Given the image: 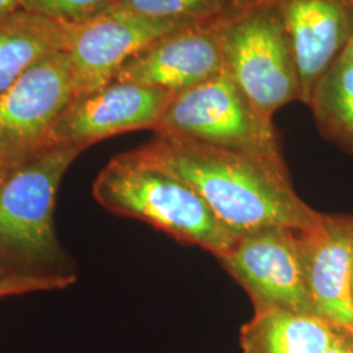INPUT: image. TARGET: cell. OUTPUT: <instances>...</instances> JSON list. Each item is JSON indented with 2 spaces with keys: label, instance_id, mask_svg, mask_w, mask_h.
I'll return each mask as SVG.
<instances>
[{
  "label": "cell",
  "instance_id": "d4e9b609",
  "mask_svg": "<svg viewBox=\"0 0 353 353\" xmlns=\"http://www.w3.org/2000/svg\"><path fill=\"white\" fill-rule=\"evenodd\" d=\"M343 332H347V334H350V335H353V327L347 330V331H343Z\"/></svg>",
  "mask_w": 353,
  "mask_h": 353
},
{
  "label": "cell",
  "instance_id": "ac0fdd59",
  "mask_svg": "<svg viewBox=\"0 0 353 353\" xmlns=\"http://www.w3.org/2000/svg\"><path fill=\"white\" fill-rule=\"evenodd\" d=\"M75 283L72 275H7L0 278V297L17 296L32 292L63 290Z\"/></svg>",
  "mask_w": 353,
  "mask_h": 353
},
{
  "label": "cell",
  "instance_id": "9a60e30c",
  "mask_svg": "<svg viewBox=\"0 0 353 353\" xmlns=\"http://www.w3.org/2000/svg\"><path fill=\"white\" fill-rule=\"evenodd\" d=\"M326 139L353 156V63L339 57L319 79L307 105Z\"/></svg>",
  "mask_w": 353,
  "mask_h": 353
},
{
  "label": "cell",
  "instance_id": "7c38bea8",
  "mask_svg": "<svg viewBox=\"0 0 353 353\" xmlns=\"http://www.w3.org/2000/svg\"><path fill=\"white\" fill-rule=\"evenodd\" d=\"M283 19L299 68L301 99L343 54L353 34V0H272Z\"/></svg>",
  "mask_w": 353,
  "mask_h": 353
},
{
  "label": "cell",
  "instance_id": "5b68a950",
  "mask_svg": "<svg viewBox=\"0 0 353 353\" xmlns=\"http://www.w3.org/2000/svg\"><path fill=\"white\" fill-rule=\"evenodd\" d=\"M81 147L51 145L8 169L0 182V252L24 265L59 255L52 214L57 191Z\"/></svg>",
  "mask_w": 353,
  "mask_h": 353
},
{
  "label": "cell",
  "instance_id": "4fadbf2b",
  "mask_svg": "<svg viewBox=\"0 0 353 353\" xmlns=\"http://www.w3.org/2000/svg\"><path fill=\"white\" fill-rule=\"evenodd\" d=\"M336 328L314 314L258 309L240 332L242 353H326Z\"/></svg>",
  "mask_w": 353,
  "mask_h": 353
},
{
  "label": "cell",
  "instance_id": "603a6c76",
  "mask_svg": "<svg viewBox=\"0 0 353 353\" xmlns=\"http://www.w3.org/2000/svg\"><path fill=\"white\" fill-rule=\"evenodd\" d=\"M7 275H8V274L6 272V270L0 265V278H4V276H7Z\"/></svg>",
  "mask_w": 353,
  "mask_h": 353
},
{
  "label": "cell",
  "instance_id": "ffe728a7",
  "mask_svg": "<svg viewBox=\"0 0 353 353\" xmlns=\"http://www.w3.org/2000/svg\"><path fill=\"white\" fill-rule=\"evenodd\" d=\"M23 0H0V20L21 10Z\"/></svg>",
  "mask_w": 353,
  "mask_h": 353
},
{
  "label": "cell",
  "instance_id": "ba28073f",
  "mask_svg": "<svg viewBox=\"0 0 353 353\" xmlns=\"http://www.w3.org/2000/svg\"><path fill=\"white\" fill-rule=\"evenodd\" d=\"M194 24L141 16L110 6L84 23L71 26L68 54L75 96L113 83L125 64L156 41Z\"/></svg>",
  "mask_w": 353,
  "mask_h": 353
},
{
  "label": "cell",
  "instance_id": "3957f363",
  "mask_svg": "<svg viewBox=\"0 0 353 353\" xmlns=\"http://www.w3.org/2000/svg\"><path fill=\"white\" fill-rule=\"evenodd\" d=\"M225 70L265 119L300 101L296 58L272 0H246L223 26Z\"/></svg>",
  "mask_w": 353,
  "mask_h": 353
},
{
  "label": "cell",
  "instance_id": "8992f818",
  "mask_svg": "<svg viewBox=\"0 0 353 353\" xmlns=\"http://www.w3.org/2000/svg\"><path fill=\"white\" fill-rule=\"evenodd\" d=\"M75 96L68 54L43 58L0 93V164L12 168L51 147V132Z\"/></svg>",
  "mask_w": 353,
  "mask_h": 353
},
{
  "label": "cell",
  "instance_id": "9c48e42d",
  "mask_svg": "<svg viewBox=\"0 0 353 353\" xmlns=\"http://www.w3.org/2000/svg\"><path fill=\"white\" fill-rule=\"evenodd\" d=\"M173 92L113 81L74 96L51 132V145L88 148L101 140L157 126Z\"/></svg>",
  "mask_w": 353,
  "mask_h": 353
},
{
  "label": "cell",
  "instance_id": "d6986e66",
  "mask_svg": "<svg viewBox=\"0 0 353 353\" xmlns=\"http://www.w3.org/2000/svg\"><path fill=\"white\" fill-rule=\"evenodd\" d=\"M326 353H353V336L336 330Z\"/></svg>",
  "mask_w": 353,
  "mask_h": 353
},
{
  "label": "cell",
  "instance_id": "44dd1931",
  "mask_svg": "<svg viewBox=\"0 0 353 353\" xmlns=\"http://www.w3.org/2000/svg\"><path fill=\"white\" fill-rule=\"evenodd\" d=\"M341 57L353 63V34L351 39L348 41V43H347V46H345V49L343 51V54H341Z\"/></svg>",
  "mask_w": 353,
  "mask_h": 353
},
{
  "label": "cell",
  "instance_id": "7402d4cb",
  "mask_svg": "<svg viewBox=\"0 0 353 353\" xmlns=\"http://www.w3.org/2000/svg\"><path fill=\"white\" fill-rule=\"evenodd\" d=\"M7 172H8V168H6V166L0 164V182L3 181V178L7 174Z\"/></svg>",
  "mask_w": 353,
  "mask_h": 353
},
{
  "label": "cell",
  "instance_id": "cb8c5ba5",
  "mask_svg": "<svg viewBox=\"0 0 353 353\" xmlns=\"http://www.w3.org/2000/svg\"><path fill=\"white\" fill-rule=\"evenodd\" d=\"M351 293H352V300H353V267H352V275H351Z\"/></svg>",
  "mask_w": 353,
  "mask_h": 353
},
{
  "label": "cell",
  "instance_id": "484cf974",
  "mask_svg": "<svg viewBox=\"0 0 353 353\" xmlns=\"http://www.w3.org/2000/svg\"><path fill=\"white\" fill-rule=\"evenodd\" d=\"M352 336H353V335H352Z\"/></svg>",
  "mask_w": 353,
  "mask_h": 353
},
{
  "label": "cell",
  "instance_id": "30bf717a",
  "mask_svg": "<svg viewBox=\"0 0 353 353\" xmlns=\"http://www.w3.org/2000/svg\"><path fill=\"white\" fill-rule=\"evenodd\" d=\"M229 14L160 38L128 61L114 81L179 93L221 74L225 70L223 26Z\"/></svg>",
  "mask_w": 353,
  "mask_h": 353
},
{
  "label": "cell",
  "instance_id": "e0dca14e",
  "mask_svg": "<svg viewBox=\"0 0 353 353\" xmlns=\"http://www.w3.org/2000/svg\"><path fill=\"white\" fill-rule=\"evenodd\" d=\"M114 0H23L21 10L75 26L108 10Z\"/></svg>",
  "mask_w": 353,
  "mask_h": 353
},
{
  "label": "cell",
  "instance_id": "8fae6325",
  "mask_svg": "<svg viewBox=\"0 0 353 353\" xmlns=\"http://www.w3.org/2000/svg\"><path fill=\"white\" fill-rule=\"evenodd\" d=\"M305 283L316 316L339 331L353 327V216L323 214L297 233Z\"/></svg>",
  "mask_w": 353,
  "mask_h": 353
},
{
  "label": "cell",
  "instance_id": "277c9868",
  "mask_svg": "<svg viewBox=\"0 0 353 353\" xmlns=\"http://www.w3.org/2000/svg\"><path fill=\"white\" fill-rule=\"evenodd\" d=\"M154 132L228 151L284 160L274 122L254 109L227 70L174 93Z\"/></svg>",
  "mask_w": 353,
  "mask_h": 353
},
{
  "label": "cell",
  "instance_id": "6da1fadb",
  "mask_svg": "<svg viewBox=\"0 0 353 353\" xmlns=\"http://www.w3.org/2000/svg\"><path fill=\"white\" fill-rule=\"evenodd\" d=\"M144 147L192 186L237 236L270 228L303 232L323 217L297 195L284 160L164 135Z\"/></svg>",
  "mask_w": 353,
  "mask_h": 353
},
{
  "label": "cell",
  "instance_id": "5bb4252c",
  "mask_svg": "<svg viewBox=\"0 0 353 353\" xmlns=\"http://www.w3.org/2000/svg\"><path fill=\"white\" fill-rule=\"evenodd\" d=\"M71 26L17 11L0 20V93L52 52L65 50Z\"/></svg>",
  "mask_w": 353,
  "mask_h": 353
},
{
  "label": "cell",
  "instance_id": "2e32d148",
  "mask_svg": "<svg viewBox=\"0 0 353 353\" xmlns=\"http://www.w3.org/2000/svg\"><path fill=\"white\" fill-rule=\"evenodd\" d=\"M246 0H114L130 12L185 24L216 20L239 10Z\"/></svg>",
  "mask_w": 353,
  "mask_h": 353
},
{
  "label": "cell",
  "instance_id": "7a4b0ae2",
  "mask_svg": "<svg viewBox=\"0 0 353 353\" xmlns=\"http://www.w3.org/2000/svg\"><path fill=\"white\" fill-rule=\"evenodd\" d=\"M93 196L113 214L138 219L217 258L240 237L214 216L192 186L144 145L114 157L96 178Z\"/></svg>",
  "mask_w": 353,
  "mask_h": 353
},
{
  "label": "cell",
  "instance_id": "52a82bcc",
  "mask_svg": "<svg viewBox=\"0 0 353 353\" xmlns=\"http://www.w3.org/2000/svg\"><path fill=\"white\" fill-rule=\"evenodd\" d=\"M299 230L270 228L240 236L221 265L252 299L254 310L283 309L314 314L299 250Z\"/></svg>",
  "mask_w": 353,
  "mask_h": 353
}]
</instances>
